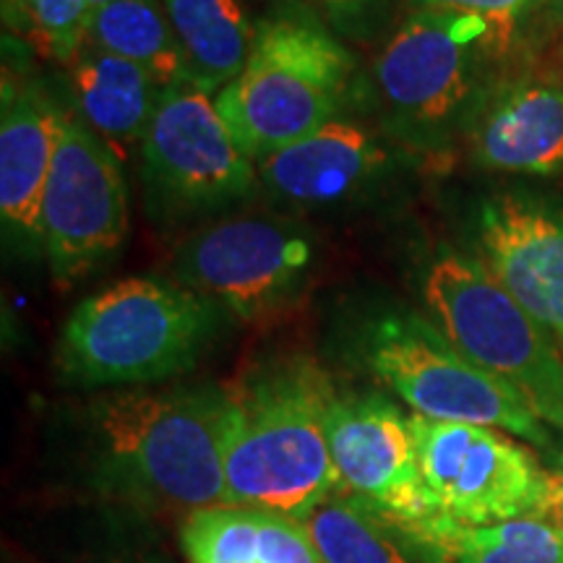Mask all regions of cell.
Here are the masks:
<instances>
[{"instance_id": "6da1fadb", "label": "cell", "mask_w": 563, "mask_h": 563, "mask_svg": "<svg viewBox=\"0 0 563 563\" xmlns=\"http://www.w3.org/2000/svg\"><path fill=\"white\" fill-rule=\"evenodd\" d=\"M336 389L313 357L292 355L228 389L224 504L306 519L340 490L329 449Z\"/></svg>"}, {"instance_id": "7a4b0ae2", "label": "cell", "mask_w": 563, "mask_h": 563, "mask_svg": "<svg viewBox=\"0 0 563 563\" xmlns=\"http://www.w3.org/2000/svg\"><path fill=\"white\" fill-rule=\"evenodd\" d=\"M87 418L104 488L167 509L224 504V386L110 391L89 405Z\"/></svg>"}, {"instance_id": "3957f363", "label": "cell", "mask_w": 563, "mask_h": 563, "mask_svg": "<svg viewBox=\"0 0 563 563\" xmlns=\"http://www.w3.org/2000/svg\"><path fill=\"white\" fill-rule=\"evenodd\" d=\"M222 313L178 282L125 277L74 308L55 361L81 386L159 384L199 363Z\"/></svg>"}, {"instance_id": "277c9868", "label": "cell", "mask_w": 563, "mask_h": 563, "mask_svg": "<svg viewBox=\"0 0 563 563\" xmlns=\"http://www.w3.org/2000/svg\"><path fill=\"white\" fill-rule=\"evenodd\" d=\"M352 74L355 58L323 19L285 3L253 24L245 66L214 102L256 162L340 118Z\"/></svg>"}, {"instance_id": "5b68a950", "label": "cell", "mask_w": 563, "mask_h": 563, "mask_svg": "<svg viewBox=\"0 0 563 563\" xmlns=\"http://www.w3.org/2000/svg\"><path fill=\"white\" fill-rule=\"evenodd\" d=\"M504 53L481 19L433 9L410 13L373 63L386 129L426 150L470 131L496 89L490 68Z\"/></svg>"}, {"instance_id": "8992f818", "label": "cell", "mask_w": 563, "mask_h": 563, "mask_svg": "<svg viewBox=\"0 0 563 563\" xmlns=\"http://www.w3.org/2000/svg\"><path fill=\"white\" fill-rule=\"evenodd\" d=\"M428 316L462 355L517 389L563 431V344L498 285L477 256L441 251L426 266Z\"/></svg>"}, {"instance_id": "52a82bcc", "label": "cell", "mask_w": 563, "mask_h": 563, "mask_svg": "<svg viewBox=\"0 0 563 563\" xmlns=\"http://www.w3.org/2000/svg\"><path fill=\"white\" fill-rule=\"evenodd\" d=\"M357 352L365 368L420 418L498 428L538 449L551 446L545 422L522 394L462 355L426 316H373L363 323Z\"/></svg>"}, {"instance_id": "ba28073f", "label": "cell", "mask_w": 563, "mask_h": 563, "mask_svg": "<svg viewBox=\"0 0 563 563\" xmlns=\"http://www.w3.org/2000/svg\"><path fill=\"white\" fill-rule=\"evenodd\" d=\"M139 173L146 207L159 220L211 214L258 194L256 162L232 139L214 95L194 81L162 91Z\"/></svg>"}, {"instance_id": "9c48e42d", "label": "cell", "mask_w": 563, "mask_h": 563, "mask_svg": "<svg viewBox=\"0 0 563 563\" xmlns=\"http://www.w3.org/2000/svg\"><path fill=\"white\" fill-rule=\"evenodd\" d=\"M319 241L285 217H232L183 238L173 282L241 319H262L298 298L311 279Z\"/></svg>"}, {"instance_id": "30bf717a", "label": "cell", "mask_w": 563, "mask_h": 563, "mask_svg": "<svg viewBox=\"0 0 563 563\" xmlns=\"http://www.w3.org/2000/svg\"><path fill=\"white\" fill-rule=\"evenodd\" d=\"M415 446L428 498L443 522L485 527L534 517L551 473L530 449L498 428L412 415Z\"/></svg>"}, {"instance_id": "8fae6325", "label": "cell", "mask_w": 563, "mask_h": 563, "mask_svg": "<svg viewBox=\"0 0 563 563\" xmlns=\"http://www.w3.org/2000/svg\"><path fill=\"white\" fill-rule=\"evenodd\" d=\"M329 449L340 490L402 530L431 555L452 527L435 514L420 475L412 415L382 394H340L329 412Z\"/></svg>"}, {"instance_id": "7c38bea8", "label": "cell", "mask_w": 563, "mask_h": 563, "mask_svg": "<svg viewBox=\"0 0 563 563\" xmlns=\"http://www.w3.org/2000/svg\"><path fill=\"white\" fill-rule=\"evenodd\" d=\"M129 186L108 146L66 110L40 211V245L58 285L84 279L129 238Z\"/></svg>"}, {"instance_id": "4fadbf2b", "label": "cell", "mask_w": 563, "mask_h": 563, "mask_svg": "<svg viewBox=\"0 0 563 563\" xmlns=\"http://www.w3.org/2000/svg\"><path fill=\"white\" fill-rule=\"evenodd\" d=\"M477 258L563 344V207L506 194L477 220Z\"/></svg>"}, {"instance_id": "5bb4252c", "label": "cell", "mask_w": 563, "mask_h": 563, "mask_svg": "<svg viewBox=\"0 0 563 563\" xmlns=\"http://www.w3.org/2000/svg\"><path fill=\"white\" fill-rule=\"evenodd\" d=\"M394 165L384 139L363 123L334 118L256 159L258 194L290 209H332L361 199Z\"/></svg>"}, {"instance_id": "9a60e30c", "label": "cell", "mask_w": 563, "mask_h": 563, "mask_svg": "<svg viewBox=\"0 0 563 563\" xmlns=\"http://www.w3.org/2000/svg\"><path fill=\"white\" fill-rule=\"evenodd\" d=\"M477 165L498 173H563V76L530 74L493 89L470 125Z\"/></svg>"}, {"instance_id": "2e32d148", "label": "cell", "mask_w": 563, "mask_h": 563, "mask_svg": "<svg viewBox=\"0 0 563 563\" xmlns=\"http://www.w3.org/2000/svg\"><path fill=\"white\" fill-rule=\"evenodd\" d=\"M66 110L37 81L3 76L0 100V214L13 235L40 243V211Z\"/></svg>"}, {"instance_id": "e0dca14e", "label": "cell", "mask_w": 563, "mask_h": 563, "mask_svg": "<svg viewBox=\"0 0 563 563\" xmlns=\"http://www.w3.org/2000/svg\"><path fill=\"white\" fill-rule=\"evenodd\" d=\"M74 115L125 167L139 159L162 89L144 68L87 45L68 66Z\"/></svg>"}, {"instance_id": "ac0fdd59", "label": "cell", "mask_w": 563, "mask_h": 563, "mask_svg": "<svg viewBox=\"0 0 563 563\" xmlns=\"http://www.w3.org/2000/svg\"><path fill=\"white\" fill-rule=\"evenodd\" d=\"M178 37L191 81L220 95L245 66L253 21L241 0H162Z\"/></svg>"}, {"instance_id": "d6986e66", "label": "cell", "mask_w": 563, "mask_h": 563, "mask_svg": "<svg viewBox=\"0 0 563 563\" xmlns=\"http://www.w3.org/2000/svg\"><path fill=\"white\" fill-rule=\"evenodd\" d=\"M87 45L144 68L162 89L191 81L162 0H115L89 13Z\"/></svg>"}, {"instance_id": "ffe728a7", "label": "cell", "mask_w": 563, "mask_h": 563, "mask_svg": "<svg viewBox=\"0 0 563 563\" xmlns=\"http://www.w3.org/2000/svg\"><path fill=\"white\" fill-rule=\"evenodd\" d=\"M321 563H433L410 534L334 490L302 519Z\"/></svg>"}, {"instance_id": "44dd1931", "label": "cell", "mask_w": 563, "mask_h": 563, "mask_svg": "<svg viewBox=\"0 0 563 563\" xmlns=\"http://www.w3.org/2000/svg\"><path fill=\"white\" fill-rule=\"evenodd\" d=\"M435 563H563V532L538 517L452 525L435 545Z\"/></svg>"}, {"instance_id": "7402d4cb", "label": "cell", "mask_w": 563, "mask_h": 563, "mask_svg": "<svg viewBox=\"0 0 563 563\" xmlns=\"http://www.w3.org/2000/svg\"><path fill=\"white\" fill-rule=\"evenodd\" d=\"M89 13V0H3L5 32L66 68L87 47Z\"/></svg>"}, {"instance_id": "603a6c76", "label": "cell", "mask_w": 563, "mask_h": 563, "mask_svg": "<svg viewBox=\"0 0 563 563\" xmlns=\"http://www.w3.org/2000/svg\"><path fill=\"white\" fill-rule=\"evenodd\" d=\"M180 540L188 563H262V509L214 504L188 511Z\"/></svg>"}, {"instance_id": "cb8c5ba5", "label": "cell", "mask_w": 563, "mask_h": 563, "mask_svg": "<svg viewBox=\"0 0 563 563\" xmlns=\"http://www.w3.org/2000/svg\"><path fill=\"white\" fill-rule=\"evenodd\" d=\"M415 3H420V9L481 19L490 26L506 51H509L517 32L530 19V13L543 11L545 0H415Z\"/></svg>"}, {"instance_id": "d4e9b609", "label": "cell", "mask_w": 563, "mask_h": 563, "mask_svg": "<svg viewBox=\"0 0 563 563\" xmlns=\"http://www.w3.org/2000/svg\"><path fill=\"white\" fill-rule=\"evenodd\" d=\"M285 3L300 5V9L321 13L340 30H352V26L363 24L384 0H285Z\"/></svg>"}, {"instance_id": "484cf974", "label": "cell", "mask_w": 563, "mask_h": 563, "mask_svg": "<svg viewBox=\"0 0 563 563\" xmlns=\"http://www.w3.org/2000/svg\"><path fill=\"white\" fill-rule=\"evenodd\" d=\"M534 517L545 519V522H551L563 532V473H551L543 506H540Z\"/></svg>"}, {"instance_id": "4316f807", "label": "cell", "mask_w": 563, "mask_h": 563, "mask_svg": "<svg viewBox=\"0 0 563 563\" xmlns=\"http://www.w3.org/2000/svg\"><path fill=\"white\" fill-rule=\"evenodd\" d=\"M543 11L548 13V19H551L553 26H561L563 30V0H545Z\"/></svg>"}, {"instance_id": "83f0119b", "label": "cell", "mask_w": 563, "mask_h": 563, "mask_svg": "<svg viewBox=\"0 0 563 563\" xmlns=\"http://www.w3.org/2000/svg\"><path fill=\"white\" fill-rule=\"evenodd\" d=\"M110 3H115V0H89V11H97V9H102V5H110Z\"/></svg>"}]
</instances>
